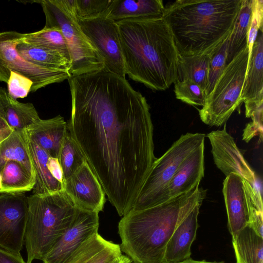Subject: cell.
I'll use <instances>...</instances> for the list:
<instances>
[{
    "mask_svg": "<svg viewBox=\"0 0 263 263\" xmlns=\"http://www.w3.org/2000/svg\"><path fill=\"white\" fill-rule=\"evenodd\" d=\"M77 207L64 190L28 197L24 242L27 263L43 260L73 220Z\"/></svg>",
    "mask_w": 263,
    "mask_h": 263,
    "instance_id": "5b68a950",
    "label": "cell"
},
{
    "mask_svg": "<svg viewBox=\"0 0 263 263\" xmlns=\"http://www.w3.org/2000/svg\"><path fill=\"white\" fill-rule=\"evenodd\" d=\"M64 190L79 209L98 213L104 209L105 193L86 161L64 182Z\"/></svg>",
    "mask_w": 263,
    "mask_h": 263,
    "instance_id": "9a60e30c",
    "label": "cell"
},
{
    "mask_svg": "<svg viewBox=\"0 0 263 263\" xmlns=\"http://www.w3.org/2000/svg\"><path fill=\"white\" fill-rule=\"evenodd\" d=\"M28 137L45 150L50 157L58 159L60 149L67 135L68 124L64 118H53L38 121L26 129Z\"/></svg>",
    "mask_w": 263,
    "mask_h": 263,
    "instance_id": "d6986e66",
    "label": "cell"
},
{
    "mask_svg": "<svg viewBox=\"0 0 263 263\" xmlns=\"http://www.w3.org/2000/svg\"><path fill=\"white\" fill-rule=\"evenodd\" d=\"M205 135H182L157 158L144 180L130 210H141L162 203L165 189L182 161L204 143Z\"/></svg>",
    "mask_w": 263,
    "mask_h": 263,
    "instance_id": "ba28073f",
    "label": "cell"
},
{
    "mask_svg": "<svg viewBox=\"0 0 263 263\" xmlns=\"http://www.w3.org/2000/svg\"><path fill=\"white\" fill-rule=\"evenodd\" d=\"M1 180H2V177H1V174L0 173V188L1 187Z\"/></svg>",
    "mask_w": 263,
    "mask_h": 263,
    "instance_id": "7bdbcfd3",
    "label": "cell"
},
{
    "mask_svg": "<svg viewBox=\"0 0 263 263\" xmlns=\"http://www.w3.org/2000/svg\"><path fill=\"white\" fill-rule=\"evenodd\" d=\"M242 0H178L165 7L180 55L210 54L229 37Z\"/></svg>",
    "mask_w": 263,
    "mask_h": 263,
    "instance_id": "277c9868",
    "label": "cell"
},
{
    "mask_svg": "<svg viewBox=\"0 0 263 263\" xmlns=\"http://www.w3.org/2000/svg\"><path fill=\"white\" fill-rule=\"evenodd\" d=\"M132 261L127 256L122 255L119 260L116 263H132Z\"/></svg>",
    "mask_w": 263,
    "mask_h": 263,
    "instance_id": "b9f144b4",
    "label": "cell"
},
{
    "mask_svg": "<svg viewBox=\"0 0 263 263\" xmlns=\"http://www.w3.org/2000/svg\"><path fill=\"white\" fill-rule=\"evenodd\" d=\"M236 263H263V237L248 225L232 239Z\"/></svg>",
    "mask_w": 263,
    "mask_h": 263,
    "instance_id": "484cf974",
    "label": "cell"
},
{
    "mask_svg": "<svg viewBox=\"0 0 263 263\" xmlns=\"http://www.w3.org/2000/svg\"><path fill=\"white\" fill-rule=\"evenodd\" d=\"M7 84L8 93L15 99L27 97L33 87L30 80L14 71H10Z\"/></svg>",
    "mask_w": 263,
    "mask_h": 263,
    "instance_id": "d590c367",
    "label": "cell"
},
{
    "mask_svg": "<svg viewBox=\"0 0 263 263\" xmlns=\"http://www.w3.org/2000/svg\"><path fill=\"white\" fill-rule=\"evenodd\" d=\"M0 115L13 130L26 129L41 119L33 104L18 101L2 87H0Z\"/></svg>",
    "mask_w": 263,
    "mask_h": 263,
    "instance_id": "7402d4cb",
    "label": "cell"
},
{
    "mask_svg": "<svg viewBox=\"0 0 263 263\" xmlns=\"http://www.w3.org/2000/svg\"><path fill=\"white\" fill-rule=\"evenodd\" d=\"M21 42L58 52L67 59L71 65L66 40L61 31L57 28H43L36 32L23 33Z\"/></svg>",
    "mask_w": 263,
    "mask_h": 263,
    "instance_id": "f546056e",
    "label": "cell"
},
{
    "mask_svg": "<svg viewBox=\"0 0 263 263\" xmlns=\"http://www.w3.org/2000/svg\"><path fill=\"white\" fill-rule=\"evenodd\" d=\"M99 226V213L77 208L70 226L42 261L44 263H65L86 240L98 232Z\"/></svg>",
    "mask_w": 263,
    "mask_h": 263,
    "instance_id": "4fadbf2b",
    "label": "cell"
},
{
    "mask_svg": "<svg viewBox=\"0 0 263 263\" xmlns=\"http://www.w3.org/2000/svg\"><path fill=\"white\" fill-rule=\"evenodd\" d=\"M0 194L25 193L32 190L35 176L21 163L9 161L1 172Z\"/></svg>",
    "mask_w": 263,
    "mask_h": 263,
    "instance_id": "d4e9b609",
    "label": "cell"
},
{
    "mask_svg": "<svg viewBox=\"0 0 263 263\" xmlns=\"http://www.w3.org/2000/svg\"><path fill=\"white\" fill-rule=\"evenodd\" d=\"M202 202L197 203L175 230L166 245L162 263H178L190 258Z\"/></svg>",
    "mask_w": 263,
    "mask_h": 263,
    "instance_id": "ac0fdd59",
    "label": "cell"
},
{
    "mask_svg": "<svg viewBox=\"0 0 263 263\" xmlns=\"http://www.w3.org/2000/svg\"><path fill=\"white\" fill-rule=\"evenodd\" d=\"M222 193L228 215V227L233 239L249 222L244 179L238 174H230L223 181Z\"/></svg>",
    "mask_w": 263,
    "mask_h": 263,
    "instance_id": "e0dca14e",
    "label": "cell"
},
{
    "mask_svg": "<svg viewBox=\"0 0 263 263\" xmlns=\"http://www.w3.org/2000/svg\"><path fill=\"white\" fill-rule=\"evenodd\" d=\"M263 33L259 30L249 55L247 70L241 94L245 105V115L259 127L263 121Z\"/></svg>",
    "mask_w": 263,
    "mask_h": 263,
    "instance_id": "7c38bea8",
    "label": "cell"
},
{
    "mask_svg": "<svg viewBox=\"0 0 263 263\" xmlns=\"http://www.w3.org/2000/svg\"><path fill=\"white\" fill-rule=\"evenodd\" d=\"M178 263H224L223 262H210V261H207L205 260H201V261H198V260H195L191 258L185 260L183 261L178 262Z\"/></svg>",
    "mask_w": 263,
    "mask_h": 263,
    "instance_id": "60d3db41",
    "label": "cell"
},
{
    "mask_svg": "<svg viewBox=\"0 0 263 263\" xmlns=\"http://www.w3.org/2000/svg\"><path fill=\"white\" fill-rule=\"evenodd\" d=\"M48 167L52 176L58 181L64 184L62 171L58 159L50 157Z\"/></svg>",
    "mask_w": 263,
    "mask_h": 263,
    "instance_id": "f35d334b",
    "label": "cell"
},
{
    "mask_svg": "<svg viewBox=\"0 0 263 263\" xmlns=\"http://www.w3.org/2000/svg\"><path fill=\"white\" fill-rule=\"evenodd\" d=\"M58 160L62 171L64 182L86 161L69 132L62 142Z\"/></svg>",
    "mask_w": 263,
    "mask_h": 263,
    "instance_id": "4dcf8cb0",
    "label": "cell"
},
{
    "mask_svg": "<svg viewBox=\"0 0 263 263\" xmlns=\"http://www.w3.org/2000/svg\"><path fill=\"white\" fill-rule=\"evenodd\" d=\"M78 22L81 29L101 58L104 69L125 78L116 22L105 16L91 19L78 20Z\"/></svg>",
    "mask_w": 263,
    "mask_h": 263,
    "instance_id": "30bf717a",
    "label": "cell"
},
{
    "mask_svg": "<svg viewBox=\"0 0 263 263\" xmlns=\"http://www.w3.org/2000/svg\"><path fill=\"white\" fill-rule=\"evenodd\" d=\"M253 13V0H242L229 38L227 65L248 45Z\"/></svg>",
    "mask_w": 263,
    "mask_h": 263,
    "instance_id": "4316f807",
    "label": "cell"
},
{
    "mask_svg": "<svg viewBox=\"0 0 263 263\" xmlns=\"http://www.w3.org/2000/svg\"><path fill=\"white\" fill-rule=\"evenodd\" d=\"M204 143L181 162L164 192L162 203L199 187L204 176Z\"/></svg>",
    "mask_w": 263,
    "mask_h": 263,
    "instance_id": "2e32d148",
    "label": "cell"
},
{
    "mask_svg": "<svg viewBox=\"0 0 263 263\" xmlns=\"http://www.w3.org/2000/svg\"><path fill=\"white\" fill-rule=\"evenodd\" d=\"M216 166L227 176L231 173L240 175L254 185L255 174L245 160L233 138L228 133L226 125L221 130H213L207 135Z\"/></svg>",
    "mask_w": 263,
    "mask_h": 263,
    "instance_id": "5bb4252c",
    "label": "cell"
},
{
    "mask_svg": "<svg viewBox=\"0 0 263 263\" xmlns=\"http://www.w3.org/2000/svg\"><path fill=\"white\" fill-rule=\"evenodd\" d=\"M125 74L153 90L168 88L177 77L179 53L162 17L116 22Z\"/></svg>",
    "mask_w": 263,
    "mask_h": 263,
    "instance_id": "7a4b0ae2",
    "label": "cell"
},
{
    "mask_svg": "<svg viewBox=\"0 0 263 263\" xmlns=\"http://www.w3.org/2000/svg\"><path fill=\"white\" fill-rule=\"evenodd\" d=\"M27 212L25 193L0 194V248L21 254Z\"/></svg>",
    "mask_w": 263,
    "mask_h": 263,
    "instance_id": "8fae6325",
    "label": "cell"
},
{
    "mask_svg": "<svg viewBox=\"0 0 263 263\" xmlns=\"http://www.w3.org/2000/svg\"><path fill=\"white\" fill-rule=\"evenodd\" d=\"M205 194L198 187L155 206L128 211L118 227L122 252L134 263H162L175 230Z\"/></svg>",
    "mask_w": 263,
    "mask_h": 263,
    "instance_id": "3957f363",
    "label": "cell"
},
{
    "mask_svg": "<svg viewBox=\"0 0 263 263\" xmlns=\"http://www.w3.org/2000/svg\"><path fill=\"white\" fill-rule=\"evenodd\" d=\"M122 255L120 245L106 240L97 232L86 240L65 263H116Z\"/></svg>",
    "mask_w": 263,
    "mask_h": 263,
    "instance_id": "ffe728a7",
    "label": "cell"
},
{
    "mask_svg": "<svg viewBox=\"0 0 263 263\" xmlns=\"http://www.w3.org/2000/svg\"><path fill=\"white\" fill-rule=\"evenodd\" d=\"M244 187L249 212L248 225L263 237V208L261 193L254 185L245 179Z\"/></svg>",
    "mask_w": 263,
    "mask_h": 263,
    "instance_id": "1f68e13d",
    "label": "cell"
},
{
    "mask_svg": "<svg viewBox=\"0 0 263 263\" xmlns=\"http://www.w3.org/2000/svg\"><path fill=\"white\" fill-rule=\"evenodd\" d=\"M16 49L23 59L32 64L70 71V63L58 52L30 45L21 42V40L17 44Z\"/></svg>",
    "mask_w": 263,
    "mask_h": 263,
    "instance_id": "f1b7e54d",
    "label": "cell"
},
{
    "mask_svg": "<svg viewBox=\"0 0 263 263\" xmlns=\"http://www.w3.org/2000/svg\"><path fill=\"white\" fill-rule=\"evenodd\" d=\"M26 137L35 175L33 194L44 195L64 190V184L56 180L48 169V162L50 155L31 140L27 134Z\"/></svg>",
    "mask_w": 263,
    "mask_h": 263,
    "instance_id": "603a6c76",
    "label": "cell"
},
{
    "mask_svg": "<svg viewBox=\"0 0 263 263\" xmlns=\"http://www.w3.org/2000/svg\"><path fill=\"white\" fill-rule=\"evenodd\" d=\"M112 0H75L73 12L78 20L105 16Z\"/></svg>",
    "mask_w": 263,
    "mask_h": 263,
    "instance_id": "e575fe53",
    "label": "cell"
},
{
    "mask_svg": "<svg viewBox=\"0 0 263 263\" xmlns=\"http://www.w3.org/2000/svg\"><path fill=\"white\" fill-rule=\"evenodd\" d=\"M262 17L263 1L253 0V13L248 40L249 55L252 51L259 30L262 31Z\"/></svg>",
    "mask_w": 263,
    "mask_h": 263,
    "instance_id": "8d00e7d4",
    "label": "cell"
},
{
    "mask_svg": "<svg viewBox=\"0 0 263 263\" xmlns=\"http://www.w3.org/2000/svg\"><path fill=\"white\" fill-rule=\"evenodd\" d=\"M229 38V37L209 54L210 62L208 83L205 90L206 98L213 89L216 82L227 65Z\"/></svg>",
    "mask_w": 263,
    "mask_h": 263,
    "instance_id": "d6a6232c",
    "label": "cell"
},
{
    "mask_svg": "<svg viewBox=\"0 0 263 263\" xmlns=\"http://www.w3.org/2000/svg\"><path fill=\"white\" fill-rule=\"evenodd\" d=\"M164 10L161 0H112L105 16L115 22L128 19L159 18L163 16Z\"/></svg>",
    "mask_w": 263,
    "mask_h": 263,
    "instance_id": "44dd1931",
    "label": "cell"
},
{
    "mask_svg": "<svg viewBox=\"0 0 263 263\" xmlns=\"http://www.w3.org/2000/svg\"><path fill=\"white\" fill-rule=\"evenodd\" d=\"M176 98L192 106H203L206 96L203 90L197 84L190 80L174 82Z\"/></svg>",
    "mask_w": 263,
    "mask_h": 263,
    "instance_id": "836d02e7",
    "label": "cell"
},
{
    "mask_svg": "<svg viewBox=\"0 0 263 263\" xmlns=\"http://www.w3.org/2000/svg\"><path fill=\"white\" fill-rule=\"evenodd\" d=\"M13 130L0 115V143L7 138Z\"/></svg>",
    "mask_w": 263,
    "mask_h": 263,
    "instance_id": "ab89813d",
    "label": "cell"
},
{
    "mask_svg": "<svg viewBox=\"0 0 263 263\" xmlns=\"http://www.w3.org/2000/svg\"><path fill=\"white\" fill-rule=\"evenodd\" d=\"M23 33L9 31L0 32V81L7 83L10 71L17 72L33 83L31 92L48 85L68 80L66 70L49 68L32 64L17 52L16 46Z\"/></svg>",
    "mask_w": 263,
    "mask_h": 263,
    "instance_id": "9c48e42d",
    "label": "cell"
},
{
    "mask_svg": "<svg viewBox=\"0 0 263 263\" xmlns=\"http://www.w3.org/2000/svg\"><path fill=\"white\" fill-rule=\"evenodd\" d=\"M68 80V130L122 217L157 159L149 106L125 78L104 68Z\"/></svg>",
    "mask_w": 263,
    "mask_h": 263,
    "instance_id": "6da1fadb",
    "label": "cell"
},
{
    "mask_svg": "<svg viewBox=\"0 0 263 263\" xmlns=\"http://www.w3.org/2000/svg\"><path fill=\"white\" fill-rule=\"evenodd\" d=\"M0 263H27L21 254L11 252L0 248Z\"/></svg>",
    "mask_w": 263,
    "mask_h": 263,
    "instance_id": "74e56055",
    "label": "cell"
},
{
    "mask_svg": "<svg viewBox=\"0 0 263 263\" xmlns=\"http://www.w3.org/2000/svg\"><path fill=\"white\" fill-rule=\"evenodd\" d=\"M9 161H15L21 163L35 178L25 129L14 130L7 138L0 143V173Z\"/></svg>",
    "mask_w": 263,
    "mask_h": 263,
    "instance_id": "cb8c5ba5",
    "label": "cell"
},
{
    "mask_svg": "<svg viewBox=\"0 0 263 263\" xmlns=\"http://www.w3.org/2000/svg\"><path fill=\"white\" fill-rule=\"evenodd\" d=\"M44 28L60 29L67 43L71 60L70 73L80 75L102 70L103 62L81 29L73 9L75 0H42Z\"/></svg>",
    "mask_w": 263,
    "mask_h": 263,
    "instance_id": "8992f818",
    "label": "cell"
},
{
    "mask_svg": "<svg viewBox=\"0 0 263 263\" xmlns=\"http://www.w3.org/2000/svg\"><path fill=\"white\" fill-rule=\"evenodd\" d=\"M210 62V57L208 54L179 55L176 80H190L198 85L205 92Z\"/></svg>",
    "mask_w": 263,
    "mask_h": 263,
    "instance_id": "83f0119b",
    "label": "cell"
},
{
    "mask_svg": "<svg viewBox=\"0 0 263 263\" xmlns=\"http://www.w3.org/2000/svg\"><path fill=\"white\" fill-rule=\"evenodd\" d=\"M248 45L226 66L215 85L199 109L201 120L211 126L226 123L242 104L241 94L247 70Z\"/></svg>",
    "mask_w": 263,
    "mask_h": 263,
    "instance_id": "52a82bcc",
    "label": "cell"
}]
</instances>
